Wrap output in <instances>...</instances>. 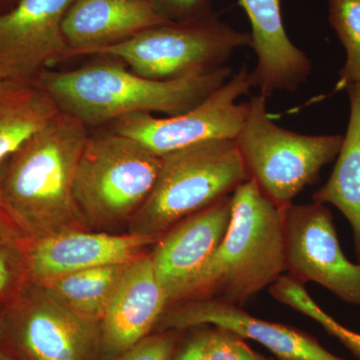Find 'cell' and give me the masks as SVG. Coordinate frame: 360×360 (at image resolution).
<instances>
[{
	"label": "cell",
	"instance_id": "8fae6325",
	"mask_svg": "<svg viewBox=\"0 0 360 360\" xmlns=\"http://www.w3.org/2000/svg\"><path fill=\"white\" fill-rule=\"evenodd\" d=\"M201 326H217L257 341L278 360H345L304 331L257 319L241 307L215 297L196 298L167 307L155 330H188Z\"/></svg>",
	"mask_w": 360,
	"mask_h": 360
},
{
	"label": "cell",
	"instance_id": "484cf974",
	"mask_svg": "<svg viewBox=\"0 0 360 360\" xmlns=\"http://www.w3.org/2000/svg\"><path fill=\"white\" fill-rule=\"evenodd\" d=\"M210 0H158L155 7L168 21L172 16L191 20L212 13L210 11Z\"/></svg>",
	"mask_w": 360,
	"mask_h": 360
},
{
	"label": "cell",
	"instance_id": "5bb4252c",
	"mask_svg": "<svg viewBox=\"0 0 360 360\" xmlns=\"http://www.w3.org/2000/svg\"><path fill=\"white\" fill-rule=\"evenodd\" d=\"M231 195L180 220L155 243L150 255L167 307L176 303L191 278L210 260L231 225Z\"/></svg>",
	"mask_w": 360,
	"mask_h": 360
},
{
	"label": "cell",
	"instance_id": "603a6c76",
	"mask_svg": "<svg viewBox=\"0 0 360 360\" xmlns=\"http://www.w3.org/2000/svg\"><path fill=\"white\" fill-rule=\"evenodd\" d=\"M2 165H0V174ZM27 240L0 210V302H8L27 281Z\"/></svg>",
	"mask_w": 360,
	"mask_h": 360
},
{
	"label": "cell",
	"instance_id": "277c9868",
	"mask_svg": "<svg viewBox=\"0 0 360 360\" xmlns=\"http://www.w3.org/2000/svg\"><path fill=\"white\" fill-rule=\"evenodd\" d=\"M250 179L233 139H213L161 156L155 186L129 232L160 239L174 225L231 195Z\"/></svg>",
	"mask_w": 360,
	"mask_h": 360
},
{
	"label": "cell",
	"instance_id": "e0dca14e",
	"mask_svg": "<svg viewBox=\"0 0 360 360\" xmlns=\"http://www.w3.org/2000/svg\"><path fill=\"white\" fill-rule=\"evenodd\" d=\"M167 22L151 0H75L63 23L66 58Z\"/></svg>",
	"mask_w": 360,
	"mask_h": 360
},
{
	"label": "cell",
	"instance_id": "f546056e",
	"mask_svg": "<svg viewBox=\"0 0 360 360\" xmlns=\"http://www.w3.org/2000/svg\"><path fill=\"white\" fill-rule=\"evenodd\" d=\"M0 360H16L14 359L13 356H11V355L7 354L4 350H2L1 348H0Z\"/></svg>",
	"mask_w": 360,
	"mask_h": 360
},
{
	"label": "cell",
	"instance_id": "cb8c5ba5",
	"mask_svg": "<svg viewBox=\"0 0 360 360\" xmlns=\"http://www.w3.org/2000/svg\"><path fill=\"white\" fill-rule=\"evenodd\" d=\"M208 360H271L255 352L240 336L217 326H201Z\"/></svg>",
	"mask_w": 360,
	"mask_h": 360
},
{
	"label": "cell",
	"instance_id": "30bf717a",
	"mask_svg": "<svg viewBox=\"0 0 360 360\" xmlns=\"http://www.w3.org/2000/svg\"><path fill=\"white\" fill-rule=\"evenodd\" d=\"M286 266L302 284H321L343 302L360 307V262L341 250L330 210L322 203L283 208Z\"/></svg>",
	"mask_w": 360,
	"mask_h": 360
},
{
	"label": "cell",
	"instance_id": "8992f818",
	"mask_svg": "<svg viewBox=\"0 0 360 360\" xmlns=\"http://www.w3.org/2000/svg\"><path fill=\"white\" fill-rule=\"evenodd\" d=\"M267 97L248 101L236 137L246 172L279 207L290 205L302 189L319 179L322 168L338 158L342 135H307L277 125L266 110Z\"/></svg>",
	"mask_w": 360,
	"mask_h": 360
},
{
	"label": "cell",
	"instance_id": "2e32d148",
	"mask_svg": "<svg viewBox=\"0 0 360 360\" xmlns=\"http://www.w3.org/2000/svg\"><path fill=\"white\" fill-rule=\"evenodd\" d=\"M250 21L257 65L250 72L252 86L265 97L276 91L295 92L309 78L311 61L288 37L283 0H238Z\"/></svg>",
	"mask_w": 360,
	"mask_h": 360
},
{
	"label": "cell",
	"instance_id": "4fadbf2b",
	"mask_svg": "<svg viewBox=\"0 0 360 360\" xmlns=\"http://www.w3.org/2000/svg\"><path fill=\"white\" fill-rule=\"evenodd\" d=\"M158 239L137 236L68 229L45 238L27 241V281L37 284L105 265L129 264L146 253Z\"/></svg>",
	"mask_w": 360,
	"mask_h": 360
},
{
	"label": "cell",
	"instance_id": "d4e9b609",
	"mask_svg": "<svg viewBox=\"0 0 360 360\" xmlns=\"http://www.w3.org/2000/svg\"><path fill=\"white\" fill-rule=\"evenodd\" d=\"M184 331H156L129 349L101 360H172L184 341Z\"/></svg>",
	"mask_w": 360,
	"mask_h": 360
},
{
	"label": "cell",
	"instance_id": "7402d4cb",
	"mask_svg": "<svg viewBox=\"0 0 360 360\" xmlns=\"http://www.w3.org/2000/svg\"><path fill=\"white\" fill-rule=\"evenodd\" d=\"M272 297L300 314L307 315L326 329L360 359V335L338 323L317 305L304 288V284L290 276L283 277L272 288Z\"/></svg>",
	"mask_w": 360,
	"mask_h": 360
},
{
	"label": "cell",
	"instance_id": "f1b7e54d",
	"mask_svg": "<svg viewBox=\"0 0 360 360\" xmlns=\"http://www.w3.org/2000/svg\"><path fill=\"white\" fill-rule=\"evenodd\" d=\"M6 303L0 302V341H1L2 328H4V315Z\"/></svg>",
	"mask_w": 360,
	"mask_h": 360
},
{
	"label": "cell",
	"instance_id": "d6986e66",
	"mask_svg": "<svg viewBox=\"0 0 360 360\" xmlns=\"http://www.w3.org/2000/svg\"><path fill=\"white\" fill-rule=\"evenodd\" d=\"M349 122L333 174L312 196L314 202L335 206L354 231L360 262V92H348Z\"/></svg>",
	"mask_w": 360,
	"mask_h": 360
},
{
	"label": "cell",
	"instance_id": "4316f807",
	"mask_svg": "<svg viewBox=\"0 0 360 360\" xmlns=\"http://www.w3.org/2000/svg\"><path fill=\"white\" fill-rule=\"evenodd\" d=\"M193 329V333L181 345L175 352L172 360H208L203 342L202 328L201 326Z\"/></svg>",
	"mask_w": 360,
	"mask_h": 360
},
{
	"label": "cell",
	"instance_id": "6da1fadb",
	"mask_svg": "<svg viewBox=\"0 0 360 360\" xmlns=\"http://www.w3.org/2000/svg\"><path fill=\"white\" fill-rule=\"evenodd\" d=\"M86 125L60 111L9 156L0 174V210L27 241L89 229L75 196Z\"/></svg>",
	"mask_w": 360,
	"mask_h": 360
},
{
	"label": "cell",
	"instance_id": "83f0119b",
	"mask_svg": "<svg viewBox=\"0 0 360 360\" xmlns=\"http://www.w3.org/2000/svg\"><path fill=\"white\" fill-rule=\"evenodd\" d=\"M11 79H16V78L11 77L7 71L0 70V86H2V85L6 84L7 82Z\"/></svg>",
	"mask_w": 360,
	"mask_h": 360
},
{
	"label": "cell",
	"instance_id": "44dd1931",
	"mask_svg": "<svg viewBox=\"0 0 360 360\" xmlns=\"http://www.w3.org/2000/svg\"><path fill=\"white\" fill-rule=\"evenodd\" d=\"M328 20L347 52L335 91L360 92V0H328Z\"/></svg>",
	"mask_w": 360,
	"mask_h": 360
},
{
	"label": "cell",
	"instance_id": "7c38bea8",
	"mask_svg": "<svg viewBox=\"0 0 360 360\" xmlns=\"http://www.w3.org/2000/svg\"><path fill=\"white\" fill-rule=\"evenodd\" d=\"M75 0H20L0 15V70L16 79H34L47 66L65 60L63 32L66 13Z\"/></svg>",
	"mask_w": 360,
	"mask_h": 360
},
{
	"label": "cell",
	"instance_id": "9c48e42d",
	"mask_svg": "<svg viewBox=\"0 0 360 360\" xmlns=\"http://www.w3.org/2000/svg\"><path fill=\"white\" fill-rule=\"evenodd\" d=\"M252 87L250 71L245 65L193 110L165 118L135 113L116 120L115 131L131 137L158 156L213 139L234 141L248 111V101L238 103V99Z\"/></svg>",
	"mask_w": 360,
	"mask_h": 360
},
{
	"label": "cell",
	"instance_id": "ba28073f",
	"mask_svg": "<svg viewBox=\"0 0 360 360\" xmlns=\"http://www.w3.org/2000/svg\"><path fill=\"white\" fill-rule=\"evenodd\" d=\"M0 348L16 360H101V323L27 281L6 303Z\"/></svg>",
	"mask_w": 360,
	"mask_h": 360
},
{
	"label": "cell",
	"instance_id": "ffe728a7",
	"mask_svg": "<svg viewBox=\"0 0 360 360\" xmlns=\"http://www.w3.org/2000/svg\"><path fill=\"white\" fill-rule=\"evenodd\" d=\"M129 264L79 270L40 285L71 311L87 321L101 323Z\"/></svg>",
	"mask_w": 360,
	"mask_h": 360
},
{
	"label": "cell",
	"instance_id": "5b68a950",
	"mask_svg": "<svg viewBox=\"0 0 360 360\" xmlns=\"http://www.w3.org/2000/svg\"><path fill=\"white\" fill-rule=\"evenodd\" d=\"M161 156L113 131L89 136L78 162L75 196L89 229L129 224L155 186Z\"/></svg>",
	"mask_w": 360,
	"mask_h": 360
},
{
	"label": "cell",
	"instance_id": "7a4b0ae2",
	"mask_svg": "<svg viewBox=\"0 0 360 360\" xmlns=\"http://www.w3.org/2000/svg\"><path fill=\"white\" fill-rule=\"evenodd\" d=\"M231 68L174 79H151L122 66L96 65L75 70H44L34 82L60 111L85 125L103 124L135 113L169 116L193 110L231 78Z\"/></svg>",
	"mask_w": 360,
	"mask_h": 360
},
{
	"label": "cell",
	"instance_id": "52a82bcc",
	"mask_svg": "<svg viewBox=\"0 0 360 360\" xmlns=\"http://www.w3.org/2000/svg\"><path fill=\"white\" fill-rule=\"evenodd\" d=\"M243 47H252L250 33L239 32L210 13L175 25L168 21L82 56H112L141 77L167 80L224 68Z\"/></svg>",
	"mask_w": 360,
	"mask_h": 360
},
{
	"label": "cell",
	"instance_id": "9a60e30c",
	"mask_svg": "<svg viewBox=\"0 0 360 360\" xmlns=\"http://www.w3.org/2000/svg\"><path fill=\"white\" fill-rule=\"evenodd\" d=\"M167 309L150 255L144 253L127 266L101 322L103 357L120 354L151 335Z\"/></svg>",
	"mask_w": 360,
	"mask_h": 360
},
{
	"label": "cell",
	"instance_id": "3957f363",
	"mask_svg": "<svg viewBox=\"0 0 360 360\" xmlns=\"http://www.w3.org/2000/svg\"><path fill=\"white\" fill-rule=\"evenodd\" d=\"M231 201L226 236L175 304L215 297L243 307L288 271L284 207L270 200L250 179L233 191Z\"/></svg>",
	"mask_w": 360,
	"mask_h": 360
},
{
	"label": "cell",
	"instance_id": "ac0fdd59",
	"mask_svg": "<svg viewBox=\"0 0 360 360\" xmlns=\"http://www.w3.org/2000/svg\"><path fill=\"white\" fill-rule=\"evenodd\" d=\"M59 112L33 79H11L0 86V163Z\"/></svg>",
	"mask_w": 360,
	"mask_h": 360
}]
</instances>
